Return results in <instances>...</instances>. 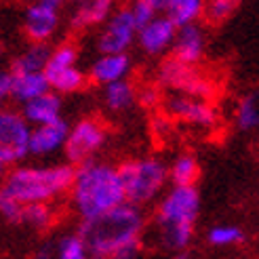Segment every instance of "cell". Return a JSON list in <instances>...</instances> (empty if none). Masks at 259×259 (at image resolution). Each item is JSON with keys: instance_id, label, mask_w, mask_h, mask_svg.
Returning a JSON list of instances; mask_svg holds the SVG:
<instances>
[{"instance_id": "6da1fadb", "label": "cell", "mask_w": 259, "mask_h": 259, "mask_svg": "<svg viewBox=\"0 0 259 259\" xmlns=\"http://www.w3.org/2000/svg\"><path fill=\"white\" fill-rule=\"evenodd\" d=\"M68 194L74 211L82 217V222L95 219L126 202L118 166L99 160H89L74 171V181Z\"/></svg>"}, {"instance_id": "7a4b0ae2", "label": "cell", "mask_w": 259, "mask_h": 259, "mask_svg": "<svg viewBox=\"0 0 259 259\" xmlns=\"http://www.w3.org/2000/svg\"><path fill=\"white\" fill-rule=\"evenodd\" d=\"M144 230L146 219L139 206L124 202L95 219L82 222L80 238L91 259H110L126 244L141 242Z\"/></svg>"}, {"instance_id": "3957f363", "label": "cell", "mask_w": 259, "mask_h": 259, "mask_svg": "<svg viewBox=\"0 0 259 259\" xmlns=\"http://www.w3.org/2000/svg\"><path fill=\"white\" fill-rule=\"evenodd\" d=\"M72 164H45V166H15L0 184V192L17 200L21 206L45 202L51 204L68 194L74 181Z\"/></svg>"}, {"instance_id": "277c9868", "label": "cell", "mask_w": 259, "mask_h": 259, "mask_svg": "<svg viewBox=\"0 0 259 259\" xmlns=\"http://www.w3.org/2000/svg\"><path fill=\"white\" fill-rule=\"evenodd\" d=\"M200 211V196L196 186H171L156 209V230L162 247L181 253L192 236Z\"/></svg>"}, {"instance_id": "5b68a950", "label": "cell", "mask_w": 259, "mask_h": 259, "mask_svg": "<svg viewBox=\"0 0 259 259\" xmlns=\"http://www.w3.org/2000/svg\"><path fill=\"white\" fill-rule=\"evenodd\" d=\"M118 175L122 181L124 200L133 206L156 200L169 181V169L164 166V162L150 156L124 160L118 166Z\"/></svg>"}, {"instance_id": "8992f818", "label": "cell", "mask_w": 259, "mask_h": 259, "mask_svg": "<svg viewBox=\"0 0 259 259\" xmlns=\"http://www.w3.org/2000/svg\"><path fill=\"white\" fill-rule=\"evenodd\" d=\"M30 133L32 126L21 112L0 108V160L7 166L21 162L30 154Z\"/></svg>"}, {"instance_id": "52a82bcc", "label": "cell", "mask_w": 259, "mask_h": 259, "mask_svg": "<svg viewBox=\"0 0 259 259\" xmlns=\"http://www.w3.org/2000/svg\"><path fill=\"white\" fill-rule=\"evenodd\" d=\"M106 126L95 118H82L74 126H70V133L63 146V154L70 160V164H84L93 160L95 154L106 144Z\"/></svg>"}, {"instance_id": "ba28073f", "label": "cell", "mask_w": 259, "mask_h": 259, "mask_svg": "<svg viewBox=\"0 0 259 259\" xmlns=\"http://www.w3.org/2000/svg\"><path fill=\"white\" fill-rule=\"evenodd\" d=\"M137 38V25L128 7H116L114 13L101 23L97 34V51L99 55L108 53H126Z\"/></svg>"}, {"instance_id": "9c48e42d", "label": "cell", "mask_w": 259, "mask_h": 259, "mask_svg": "<svg viewBox=\"0 0 259 259\" xmlns=\"http://www.w3.org/2000/svg\"><path fill=\"white\" fill-rule=\"evenodd\" d=\"M158 80L160 84L173 89L175 93L198 99H206L213 93V84L209 82V78H204L198 70H194V66H186V63H181L173 57L166 59L160 66Z\"/></svg>"}, {"instance_id": "30bf717a", "label": "cell", "mask_w": 259, "mask_h": 259, "mask_svg": "<svg viewBox=\"0 0 259 259\" xmlns=\"http://www.w3.org/2000/svg\"><path fill=\"white\" fill-rule=\"evenodd\" d=\"M61 9H66V0H36L23 15V30L32 42H47L55 36L61 23Z\"/></svg>"}, {"instance_id": "8fae6325", "label": "cell", "mask_w": 259, "mask_h": 259, "mask_svg": "<svg viewBox=\"0 0 259 259\" xmlns=\"http://www.w3.org/2000/svg\"><path fill=\"white\" fill-rule=\"evenodd\" d=\"M164 110L169 116H173L175 120L188 122L192 126H213L217 120L215 108L211 106L206 99H198V97H190V95H181V93H173L164 99Z\"/></svg>"}, {"instance_id": "7c38bea8", "label": "cell", "mask_w": 259, "mask_h": 259, "mask_svg": "<svg viewBox=\"0 0 259 259\" xmlns=\"http://www.w3.org/2000/svg\"><path fill=\"white\" fill-rule=\"evenodd\" d=\"M66 9L72 28L87 30L106 23L116 9V0H66Z\"/></svg>"}, {"instance_id": "4fadbf2b", "label": "cell", "mask_w": 259, "mask_h": 259, "mask_svg": "<svg viewBox=\"0 0 259 259\" xmlns=\"http://www.w3.org/2000/svg\"><path fill=\"white\" fill-rule=\"evenodd\" d=\"M175 36H177V25L169 17L156 15L148 25L137 30L135 40L148 55H160L169 47H173Z\"/></svg>"}, {"instance_id": "5bb4252c", "label": "cell", "mask_w": 259, "mask_h": 259, "mask_svg": "<svg viewBox=\"0 0 259 259\" xmlns=\"http://www.w3.org/2000/svg\"><path fill=\"white\" fill-rule=\"evenodd\" d=\"M68 133H70V124L63 118L49 122V124L34 126L30 133V154L42 158V156H51V154L63 150Z\"/></svg>"}, {"instance_id": "9a60e30c", "label": "cell", "mask_w": 259, "mask_h": 259, "mask_svg": "<svg viewBox=\"0 0 259 259\" xmlns=\"http://www.w3.org/2000/svg\"><path fill=\"white\" fill-rule=\"evenodd\" d=\"M204 45H206V38L198 23L177 28V36L173 40V59L186 63V66H194V63H198L202 59Z\"/></svg>"}, {"instance_id": "2e32d148", "label": "cell", "mask_w": 259, "mask_h": 259, "mask_svg": "<svg viewBox=\"0 0 259 259\" xmlns=\"http://www.w3.org/2000/svg\"><path fill=\"white\" fill-rule=\"evenodd\" d=\"M131 74V57L126 53H108V55H99L93 66L89 70L91 80L106 87L118 80H126V76Z\"/></svg>"}, {"instance_id": "e0dca14e", "label": "cell", "mask_w": 259, "mask_h": 259, "mask_svg": "<svg viewBox=\"0 0 259 259\" xmlns=\"http://www.w3.org/2000/svg\"><path fill=\"white\" fill-rule=\"evenodd\" d=\"M21 116L32 128L40 126V124L55 122V120L61 118V97L57 93H53V91H49V93L36 97L28 103H23Z\"/></svg>"}, {"instance_id": "ac0fdd59", "label": "cell", "mask_w": 259, "mask_h": 259, "mask_svg": "<svg viewBox=\"0 0 259 259\" xmlns=\"http://www.w3.org/2000/svg\"><path fill=\"white\" fill-rule=\"evenodd\" d=\"M49 82L42 72H30V74H11V97L19 101L21 106L36 97L49 93Z\"/></svg>"}, {"instance_id": "d6986e66", "label": "cell", "mask_w": 259, "mask_h": 259, "mask_svg": "<svg viewBox=\"0 0 259 259\" xmlns=\"http://www.w3.org/2000/svg\"><path fill=\"white\" fill-rule=\"evenodd\" d=\"M45 78L49 82V89L61 95H70L80 91L87 82V76L78 66H72V68H63V70H53V72H42Z\"/></svg>"}, {"instance_id": "ffe728a7", "label": "cell", "mask_w": 259, "mask_h": 259, "mask_svg": "<svg viewBox=\"0 0 259 259\" xmlns=\"http://www.w3.org/2000/svg\"><path fill=\"white\" fill-rule=\"evenodd\" d=\"M51 55V47L47 42H32L21 55L15 57L11 66V74H30V72H45V66Z\"/></svg>"}, {"instance_id": "44dd1931", "label": "cell", "mask_w": 259, "mask_h": 259, "mask_svg": "<svg viewBox=\"0 0 259 259\" xmlns=\"http://www.w3.org/2000/svg\"><path fill=\"white\" fill-rule=\"evenodd\" d=\"M204 3L206 0H169L164 17H169L177 28L198 23V19L204 15Z\"/></svg>"}, {"instance_id": "7402d4cb", "label": "cell", "mask_w": 259, "mask_h": 259, "mask_svg": "<svg viewBox=\"0 0 259 259\" xmlns=\"http://www.w3.org/2000/svg\"><path fill=\"white\" fill-rule=\"evenodd\" d=\"M103 103L106 108L112 110V112H124L128 110L135 103V87L126 80H118V82H112V84H106L103 87Z\"/></svg>"}, {"instance_id": "603a6c76", "label": "cell", "mask_w": 259, "mask_h": 259, "mask_svg": "<svg viewBox=\"0 0 259 259\" xmlns=\"http://www.w3.org/2000/svg\"><path fill=\"white\" fill-rule=\"evenodd\" d=\"M198 175H200V166L192 154H181L169 166V179L173 186H194Z\"/></svg>"}, {"instance_id": "cb8c5ba5", "label": "cell", "mask_w": 259, "mask_h": 259, "mask_svg": "<svg viewBox=\"0 0 259 259\" xmlns=\"http://www.w3.org/2000/svg\"><path fill=\"white\" fill-rule=\"evenodd\" d=\"M55 222V209L51 204L38 202V204H28L23 206L21 213V224L30 226L34 230H47Z\"/></svg>"}, {"instance_id": "d4e9b609", "label": "cell", "mask_w": 259, "mask_h": 259, "mask_svg": "<svg viewBox=\"0 0 259 259\" xmlns=\"http://www.w3.org/2000/svg\"><path fill=\"white\" fill-rule=\"evenodd\" d=\"M236 124L242 131H253L259 126V101L255 97H242L236 106Z\"/></svg>"}, {"instance_id": "484cf974", "label": "cell", "mask_w": 259, "mask_h": 259, "mask_svg": "<svg viewBox=\"0 0 259 259\" xmlns=\"http://www.w3.org/2000/svg\"><path fill=\"white\" fill-rule=\"evenodd\" d=\"M57 255L55 259H91L80 234H66L55 242Z\"/></svg>"}, {"instance_id": "4316f807", "label": "cell", "mask_w": 259, "mask_h": 259, "mask_svg": "<svg viewBox=\"0 0 259 259\" xmlns=\"http://www.w3.org/2000/svg\"><path fill=\"white\" fill-rule=\"evenodd\" d=\"M240 7V0H206L204 3V15L211 23H224L236 13Z\"/></svg>"}, {"instance_id": "83f0119b", "label": "cell", "mask_w": 259, "mask_h": 259, "mask_svg": "<svg viewBox=\"0 0 259 259\" xmlns=\"http://www.w3.org/2000/svg\"><path fill=\"white\" fill-rule=\"evenodd\" d=\"M206 240L213 247H234V244L244 240V234L236 226H213L206 234Z\"/></svg>"}, {"instance_id": "f1b7e54d", "label": "cell", "mask_w": 259, "mask_h": 259, "mask_svg": "<svg viewBox=\"0 0 259 259\" xmlns=\"http://www.w3.org/2000/svg\"><path fill=\"white\" fill-rule=\"evenodd\" d=\"M126 7H128V11H131L137 30H141L144 25H148L154 17L158 15V11L154 9L150 3H146V0H131V3H128Z\"/></svg>"}, {"instance_id": "f546056e", "label": "cell", "mask_w": 259, "mask_h": 259, "mask_svg": "<svg viewBox=\"0 0 259 259\" xmlns=\"http://www.w3.org/2000/svg\"><path fill=\"white\" fill-rule=\"evenodd\" d=\"M21 213H23V206L11 196H7L5 192H0V215L11 224H21Z\"/></svg>"}, {"instance_id": "4dcf8cb0", "label": "cell", "mask_w": 259, "mask_h": 259, "mask_svg": "<svg viewBox=\"0 0 259 259\" xmlns=\"http://www.w3.org/2000/svg\"><path fill=\"white\" fill-rule=\"evenodd\" d=\"M141 253V242H133V244H126V247L118 249L110 259H137Z\"/></svg>"}, {"instance_id": "1f68e13d", "label": "cell", "mask_w": 259, "mask_h": 259, "mask_svg": "<svg viewBox=\"0 0 259 259\" xmlns=\"http://www.w3.org/2000/svg\"><path fill=\"white\" fill-rule=\"evenodd\" d=\"M7 97H11V72L0 70V106Z\"/></svg>"}, {"instance_id": "d6a6232c", "label": "cell", "mask_w": 259, "mask_h": 259, "mask_svg": "<svg viewBox=\"0 0 259 259\" xmlns=\"http://www.w3.org/2000/svg\"><path fill=\"white\" fill-rule=\"evenodd\" d=\"M55 255H57V247L53 242H47V244H42V247L38 249L36 259H55Z\"/></svg>"}, {"instance_id": "836d02e7", "label": "cell", "mask_w": 259, "mask_h": 259, "mask_svg": "<svg viewBox=\"0 0 259 259\" xmlns=\"http://www.w3.org/2000/svg\"><path fill=\"white\" fill-rule=\"evenodd\" d=\"M139 101H144V103H154V101H156V89H146L144 93L139 95Z\"/></svg>"}, {"instance_id": "e575fe53", "label": "cell", "mask_w": 259, "mask_h": 259, "mask_svg": "<svg viewBox=\"0 0 259 259\" xmlns=\"http://www.w3.org/2000/svg\"><path fill=\"white\" fill-rule=\"evenodd\" d=\"M146 3H150L156 11H164L166 5H169V0H146Z\"/></svg>"}, {"instance_id": "d590c367", "label": "cell", "mask_w": 259, "mask_h": 259, "mask_svg": "<svg viewBox=\"0 0 259 259\" xmlns=\"http://www.w3.org/2000/svg\"><path fill=\"white\" fill-rule=\"evenodd\" d=\"M7 173H9V166H7V164H5L3 160H0V184H3V181H5Z\"/></svg>"}, {"instance_id": "8d00e7d4", "label": "cell", "mask_w": 259, "mask_h": 259, "mask_svg": "<svg viewBox=\"0 0 259 259\" xmlns=\"http://www.w3.org/2000/svg\"><path fill=\"white\" fill-rule=\"evenodd\" d=\"M171 259H186V253H175Z\"/></svg>"}, {"instance_id": "74e56055", "label": "cell", "mask_w": 259, "mask_h": 259, "mask_svg": "<svg viewBox=\"0 0 259 259\" xmlns=\"http://www.w3.org/2000/svg\"><path fill=\"white\" fill-rule=\"evenodd\" d=\"M0 59H3V47H0Z\"/></svg>"}, {"instance_id": "f35d334b", "label": "cell", "mask_w": 259, "mask_h": 259, "mask_svg": "<svg viewBox=\"0 0 259 259\" xmlns=\"http://www.w3.org/2000/svg\"><path fill=\"white\" fill-rule=\"evenodd\" d=\"M0 108H3V106H0Z\"/></svg>"}]
</instances>
